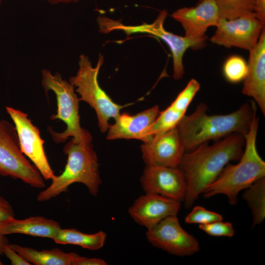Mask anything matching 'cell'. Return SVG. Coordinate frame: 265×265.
<instances>
[{
	"label": "cell",
	"instance_id": "11",
	"mask_svg": "<svg viewBox=\"0 0 265 265\" xmlns=\"http://www.w3.org/2000/svg\"><path fill=\"white\" fill-rule=\"evenodd\" d=\"M211 42L227 48L235 47L249 51L257 43L265 23L254 16L232 19L220 18Z\"/></svg>",
	"mask_w": 265,
	"mask_h": 265
},
{
	"label": "cell",
	"instance_id": "34",
	"mask_svg": "<svg viewBox=\"0 0 265 265\" xmlns=\"http://www.w3.org/2000/svg\"><path fill=\"white\" fill-rule=\"evenodd\" d=\"M0 1H1V0H0Z\"/></svg>",
	"mask_w": 265,
	"mask_h": 265
},
{
	"label": "cell",
	"instance_id": "12",
	"mask_svg": "<svg viewBox=\"0 0 265 265\" xmlns=\"http://www.w3.org/2000/svg\"><path fill=\"white\" fill-rule=\"evenodd\" d=\"M145 193H154L182 202L186 192L185 178L178 167L146 166L140 178Z\"/></svg>",
	"mask_w": 265,
	"mask_h": 265
},
{
	"label": "cell",
	"instance_id": "10",
	"mask_svg": "<svg viewBox=\"0 0 265 265\" xmlns=\"http://www.w3.org/2000/svg\"><path fill=\"white\" fill-rule=\"evenodd\" d=\"M146 237L153 246L175 256H191L200 250L197 239L183 229L177 215L168 216L147 229Z\"/></svg>",
	"mask_w": 265,
	"mask_h": 265
},
{
	"label": "cell",
	"instance_id": "33",
	"mask_svg": "<svg viewBox=\"0 0 265 265\" xmlns=\"http://www.w3.org/2000/svg\"><path fill=\"white\" fill-rule=\"evenodd\" d=\"M8 243V240L6 238V236L0 235V255L3 254V247Z\"/></svg>",
	"mask_w": 265,
	"mask_h": 265
},
{
	"label": "cell",
	"instance_id": "16",
	"mask_svg": "<svg viewBox=\"0 0 265 265\" xmlns=\"http://www.w3.org/2000/svg\"><path fill=\"white\" fill-rule=\"evenodd\" d=\"M248 72L242 94L252 97L265 115V30L263 29L255 46L249 50Z\"/></svg>",
	"mask_w": 265,
	"mask_h": 265
},
{
	"label": "cell",
	"instance_id": "21",
	"mask_svg": "<svg viewBox=\"0 0 265 265\" xmlns=\"http://www.w3.org/2000/svg\"><path fill=\"white\" fill-rule=\"evenodd\" d=\"M253 215L252 226L261 224L265 217V177L252 184L243 194Z\"/></svg>",
	"mask_w": 265,
	"mask_h": 265
},
{
	"label": "cell",
	"instance_id": "30",
	"mask_svg": "<svg viewBox=\"0 0 265 265\" xmlns=\"http://www.w3.org/2000/svg\"><path fill=\"white\" fill-rule=\"evenodd\" d=\"M106 262L100 258H87L78 255L73 261L72 265H106Z\"/></svg>",
	"mask_w": 265,
	"mask_h": 265
},
{
	"label": "cell",
	"instance_id": "9",
	"mask_svg": "<svg viewBox=\"0 0 265 265\" xmlns=\"http://www.w3.org/2000/svg\"><path fill=\"white\" fill-rule=\"evenodd\" d=\"M6 110L14 124L21 152L33 163L43 178L53 180L55 175L46 155L45 141L38 128L22 111L11 106H6Z\"/></svg>",
	"mask_w": 265,
	"mask_h": 265
},
{
	"label": "cell",
	"instance_id": "18",
	"mask_svg": "<svg viewBox=\"0 0 265 265\" xmlns=\"http://www.w3.org/2000/svg\"><path fill=\"white\" fill-rule=\"evenodd\" d=\"M60 229L57 222L42 216H31L24 219L13 217L0 226V235L22 234L53 239Z\"/></svg>",
	"mask_w": 265,
	"mask_h": 265
},
{
	"label": "cell",
	"instance_id": "5",
	"mask_svg": "<svg viewBox=\"0 0 265 265\" xmlns=\"http://www.w3.org/2000/svg\"><path fill=\"white\" fill-rule=\"evenodd\" d=\"M41 75V84L46 93L51 90L56 96L57 111L51 116V119L60 120L66 125V129L61 132H55L50 127L48 129L53 140L57 143H63L72 137L77 141L91 142L92 137L90 132L80 126V101L74 86L63 80L59 74L53 75L46 69L42 70Z\"/></svg>",
	"mask_w": 265,
	"mask_h": 265
},
{
	"label": "cell",
	"instance_id": "2",
	"mask_svg": "<svg viewBox=\"0 0 265 265\" xmlns=\"http://www.w3.org/2000/svg\"><path fill=\"white\" fill-rule=\"evenodd\" d=\"M257 106L254 101L245 103L228 114H207V106L198 104L194 111L185 115L177 127L186 151H192L211 140H218L233 133L244 136L248 132Z\"/></svg>",
	"mask_w": 265,
	"mask_h": 265
},
{
	"label": "cell",
	"instance_id": "1",
	"mask_svg": "<svg viewBox=\"0 0 265 265\" xmlns=\"http://www.w3.org/2000/svg\"><path fill=\"white\" fill-rule=\"evenodd\" d=\"M245 143L243 134L234 132L212 145L204 142L190 152L185 153L178 167L186 183L184 200L186 208L191 207L230 161L240 159Z\"/></svg>",
	"mask_w": 265,
	"mask_h": 265
},
{
	"label": "cell",
	"instance_id": "28",
	"mask_svg": "<svg viewBox=\"0 0 265 265\" xmlns=\"http://www.w3.org/2000/svg\"><path fill=\"white\" fill-rule=\"evenodd\" d=\"M6 244L3 249V254L10 261L12 265H30L31 264Z\"/></svg>",
	"mask_w": 265,
	"mask_h": 265
},
{
	"label": "cell",
	"instance_id": "20",
	"mask_svg": "<svg viewBox=\"0 0 265 265\" xmlns=\"http://www.w3.org/2000/svg\"><path fill=\"white\" fill-rule=\"evenodd\" d=\"M106 238V233L102 231L88 234L75 229L61 228L53 240L57 244L76 245L91 250H96L104 245Z\"/></svg>",
	"mask_w": 265,
	"mask_h": 265
},
{
	"label": "cell",
	"instance_id": "19",
	"mask_svg": "<svg viewBox=\"0 0 265 265\" xmlns=\"http://www.w3.org/2000/svg\"><path fill=\"white\" fill-rule=\"evenodd\" d=\"M8 245L28 262L35 265H72L73 260L79 255L74 252H64L58 248L37 250L15 243Z\"/></svg>",
	"mask_w": 265,
	"mask_h": 265
},
{
	"label": "cell",
	"instance_id": "13",
	"mask_svg": "<svg viewBox=\"0 0 265 265\" xmlns=\"http://www.w3.org/2000/svg\"><path fill=\"white\" fill-rule=\"evenodd\" d=\"M146 166L178 167L185 149L177 127L154 135L141 146Z\"/></svg>",
	"mask_w": 265,
	"mask_h": 265
},
{
	"label": "cell",
	"instance_id": "3",
	"mask_svg": "<svg viewBox=\"0 0 265 265\" xmlns=\"http://www.w3.org/2000/svg\"><path fill=\"white\" fill-rule=\"evenodd\" d=\"M254 112L249 131L245 135V149L238 163H228L216 180L208 186L202 194L205 198L225 195L231 205L237 203L238 195L258 180L265 177V162L256 147L259 118Z\"/></svg>",
	"mask_w": 265,
	"mask_h": 265
},
{
	"label": "cell",
	"instance_id": "17",
	"mask_svg": "<svg viewBox=\"0 0 265 265\" xmlns=\"http://www.w3.org/2000/svg\"><path fill=\"white\" fill-rule=\"evenodd\" d=\"M159 112V106L156 105L134 115L120 113L115 119V123L109 125L106 138L137 139L147 142L146 132Z\"/></svg>",
	"mask_w": 265,
	"mask_h": 265
},
{
	"label": "cell",
	"instance_id": "23",
	"mask_svg": "<svg viewBox=\"0 0 265 265\" xmlns=\"http://www.w3.org/2000/svg\"><path fill=\"white\" fill-rule=\"evenodd\" d=\"M220 17L232 19L244 16H255L254 7L257 0H215Z\"/></svg>",
	"mask_w": 265,
	"mask_h": 265
},
{
	"label": "cell",
	"instance_id": "6",
	"mask_svg": "<svg viewBox=\"0 0 265 265\" xmlns=\"http://www.w3.org/2000/svg\"><path fill=\"white\" fill-rule=\"evenodd\" d=\"M104 61L103 56L100 54L97 64L93 67L89 57L82 54L79 57L76 75L69 78V82L80 96L79 100L87 103L95 110L103 133L107 131L109 120L115 119L124 107L115 103L99 83L98 75Z\"/></svg>",
	"mask_w": 265,
	"mask_h": 265
},
{
	"label": "cell",
	"instance_id": "24",
	"mask_svg": "<svg viewBox=\"0 0 265 265\" xmlns=\"http://www.w3.org/2000/svg\"><path fill=\"white\" fill-rule=\"evenodd\" d=\"M223 72L226 80L232 83L245 79L248 72V64L245 59L238 55H232L224 62Z\"/></svg>",
	"mask_w": 265,
	"mask_h": 265
},
{
	"label": "cell",
	"instance_id": "7",
	"mask_svg": "<svg viewBox=\"0 0 265 265\" xmlns=\"http://www.w3.org/2000/svg\"><path fill=\"white\" fill-rule=\"evenodd\" d=\"M0 174L35 188L45 187L43 177L21 152L15 126L0 119Z\"/></svg>",
	"mask_w": 265,
	"mask_h": 265
},
{
	"label": "cell",
	"instance_id": "14",
	"mask_svg": "<svg viewBox=\"0 0 265 265\" xmlns=\"http://www.w3.org/2000/svg\"><path fill=\"white\" fill-rule=\"evenodd\" d=\"M181 202L154 193H145L137 198L128 213L139 225L149 229L164 218L177 215Z\"/></svg>",
	"mask_w": 265,
	"mask_h": 265
},
{
	"label": "cell",
	"instance_id": "27",
	"mask_svg": "<svg viewBox=\"0 0 265 265\" xmlns=\"http://www.w3.org/2000/svg\"><path fill=\"white\" fill-rule=\"evenodd\" d=\"M222 221H217L205 224H199V228L212 236L229 238L233 237L235 231L232 224L229 222H222Z\"/></svg>",
	"mask_w": 265,
	"mask_h": 265
},
{
	"label": "cell",
	"instance_id": "4",
	"mask_svg": "<svg viewBox=\"0 0 265 265\" xmlns=\"http://www.w3.org/2000/svg\"><path fill=\"white\" fill-rule=\"evenodd\" d=\"M63 151L67 156L63 171L55 176L51 185L38 194L37 200L48 201L65 192L70 186L76 183L83 184L91 195L96 196L102 180L97 156L91 142H79L72 138L64 146Z\"/></svg>",
	"mask_w": 265,
	"mask_h": 265
},
{
	"label": "cell",
	"instance_id": "8",
	"mask_svg": "<svg viewBox=\"0 0 265 265\" xmlns=\"http://www.w3.org/2000/svg\"><path fill=\"white\" fill-rule=\"evenodd\" d=\"M167 15L166 9L161 10L156 19L151 24L144 23L138 26L124 25L116 22L113 25L114 30H120L127 35L135 33H146L152 34L164 41L169 46L172 55L173 78L175 80L182 79L185 74L183 58L186 51L191 48L198 50L206 45L207 36L194 38L181 36L167 31L163 26Z\"/></svg>",
	"mask_w": 265,
	"mask_h": 265
},
{
	"label": "cell",
	"instance_id": "29",
	"mask_svg": "<svg viewBox=\"0 0 265 265\" xmlns=\"http://www.w3.org/2000/svg\"><path fill=\"white\" fill-rule=\"evenodd\" d=\"M14 217V212L10 204L0 196V226Z\"/></svg>",
	"mask_w": 265,
	"mask_h": 265
},
{
	"label": "cell",
	"instance_id": "25",
	"mask_svg": "<svg viewBox=\"0 0 265 265\" xmlns=\"http://www.w3.org/2000/svg\"><path fill=\"white\" fill-rule=\"evenodd\" d=\"M200 87L199 83L196 80L191 79L170 106L185 114L189 105L199 91Z\"/></svg>",
	"mask_w": 265,
	"mask_h": 265
},
{
	"label": "cell",
	"instance_id": "15",
	"mask_svg": "<svg viewBox=\"0 0 265 265\" xmlns=\"http://www.w3.org/2000/svg\"><path fill=\"white\" fill-rule=\"evenodd\" d=\"M171 16L180 23L185 36L194 38L207 36L205 33L208 28L216 26L221 18L215 0H200L196 6L178 9Z\"/></svg>",
	"mask_w": 265,
	"mask_h": 265
},
{
	"label": "cell",
	"instance_id": "32",
	"mask_svg": "<svg viewBox=\"0 0 265 265\" xmlns=\"http://www.w3.org/2000/svg\"><path fill=\"white\" fill-rule=\"evenodd\" d=\"M46 0L52 4H57L60 3H71L79 1L80 0Z\"/></svg>",
	"mask_w": 265,
	"mask_h": 265
},
{
	"label": "cell",
	"instance_id": "31",
	"mask_svg": "<svg viewBox=\"0 0 265 265\" xmlns=\"http://www.w3.org/2000/svg\"><path fill=\"white\" fill-rule=\"evenodd\" d=\"M254 13L255 18L265 23V0H256L254 7Z\"/></svg>",
	"mask_w": 265,
	"mask_h": 265
},
{
	"label": "cell",
	"instance_id": "22",
	"mask_svg": "<svg viewBox=\"0 0 265 265\" xmlns=\"http://www.w3.org/2000/svg\"><path fill=\"white\" fill-rule=\"evenodd\" d=\"M185 114L173 108L170 106L162 111L146 132V136L150 140L157 134L161 133L176 128Z\"/></svg>",
	"mask_w": 265,
	"mask_h": 265
},
{
	"label": "cell",
	"instance_id": "26",
	"mask_svg": "<svg viewBox=\"0 0 265 265\" xmlns=\"http://www.w3.org/2000/svg\"><path fill=\"white\" fill-rule=\"evenodd\" d=\"M222 220L220 214L199 206L194 207L185 218L186 222L188 224H205Z\"/></svg>",
	"mask_w": 265,
	"mask_h": 265
}]
</instances>
